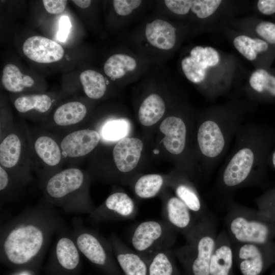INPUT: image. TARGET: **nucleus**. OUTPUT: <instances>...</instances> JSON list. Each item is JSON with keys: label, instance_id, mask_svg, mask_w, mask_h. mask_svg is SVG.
Masks as SVG:
<instances>
[{"label": "nucleus", "instance_id": "30", "mask_svg": "<svg viewBox=\"0 0 275 275\" xmlns=\"http://www.w3.org/2000/svg\"><path fill=\"white\" fill-rule=\"evenodd\" d=\"M136 63L132 57L123 54H115L108 58L104 65V71L112 79L122 77L126 72L133 70Z\"/></svg>", "mask_w": 275, "mask_h": 275}, {"label": "nucleus", "instance_id": "29", "mask_svg": "<svg viewBox=\"0 0 275 275\" xmlns=\"http://www.w3.org/2000/svg\"><path fill=\"white\" fill-rule=\"evenodd\" d=\"M79 79L84 92L89 98L98 99L104 95L106 85L103 76L100 73L86 70L80 74Z\"/></svg>", "mask_w": 275, "mask_h": 275}, {"label": "nucleus", "instance_id": "6", "mask_svg": "<svg viewBox=\"0 0 275 275\" xmlns=\"http://www.w3.org/2000/svg\"><path fill=\"white\" fill-rule=\"evenodd\" d=\"M216 233L214 221L207 215L185 238L186 244L174 250V255L182 264L186 275H209Z\"/></svg>", "mask_w": 275, "mask_h": 275}, {"label": "nucleus", "instance_id": "12", "mask_svg": "<svg viewBox=\"0 0 275 275\" xmlns=\"http://www.w3.org/2000/svg\"><path fill=\"white\" fill-rule=\"evenodd\" d=\"M138 213L133 200L126 193L115 191L89 215L94 223L107 221H124L135 218Z\"/></svg>", "mask_w": 275, "mask_h": 275}, {"label": "nucleus", "instance_id": "27", "mask_svg": "<svg viewBox=\"0 0 275 275\" xmlns=\"http://www.w3.org/2000/svg\"><path fill=\"white\" fill-rule=\"evenodd\" d=\"M165 109L164 102L161 97L152 94L145 99L140 107V122L146 126L154 125L163 116Z\"/></svg>", "mask_w": 275, "mask_h": 275}, {"label": "nucleus", "instance_id": "40", "mask_svg": "<svg viewBox=\"0 0 275 275\" xmlns=\"http://www.w3.org/2000/svg\"><path fill=\"white\" fill-rule=\"evenodd\" d=\"M140 0H114L113 5L115 12L119 15L125 16L129 14L133 10L141 4Z\"/></svg>", "mask_w": 275, "mask_h": 275}, {"label": "nucleus", "instance_id": "10", "mask_svg": "<svg viewBox=\"0 0 275 275\" xmlns=\"http://www.w3.org/2000/svg\"><path fill=\"white\" fill-rule=\"evenodd\" d=\"M176 233L163 220L146 221L134 228L130 243L133 250L148 261L156 253L170 249L176 240Z\"/></svg>", "mask_w": 275, "mask_h": 275}, {"label": "nucleus", "instance_id": "20", "mask_svg": "<svg viewBox=\"0 0 275 275\" xmlns=\"http://www.w3.org/2000/svg\"><path fill=\"white\" fill-rule=\"evenodd\" d=\"M143 145L136 138H124L117 142L113 150L114 162L122 173L133 170L140 160Z\"/></svg>", "mask_w": 275, "mask_h": 275}, {"label": "nucleus", "instance_id": "47", "mask_svg": "<svg viewBox=\"0 0 275 275\" xmlns=\"http://www.w3.org/2000/svg\"><path fill=\"white\" fill-rule=\"evenodd\" d=\"M270 275H275V267Z\"/></svg>", "mask_w": 275, "mask_h": 275}, {"label": "nucleus", "instance_id": "25", "mask_svg": "<svg viewBox=\"0 0 275 275\" xmlns=\"http://www.w3.org/2000/svg\"><path fill=\"white\" fill-rule=\"evenodd\" d=\"M52 103V98L47 94H31L18 97L14 101V105L21 114L34 112L43 114L49 111Z\"/></svg>", "mask_w": 275, "mask_h": 275}, {"label": "nucleus", "instance_id": "19", "mask_svg": "<svg viewBox=\"0 0 275 275\" xmlns=\"http://www.w3.org/2000/svg\"><path fill=\"white\" fill-rule=\"evenodd\" d=\"M159 128L165 135L162 141L167 150L175 155L183 154L186 149L187 139L185 121L178 117H168L161 122Z\"/></svg>", "mask_w": 275, "mask_h": 275}, {"label": "nucleus", "instance_id": "23", "mask_svg": "<svg viewBox=\"0 0 275 275\" xmlns=\"http://www.w3.org/2000/svg\"><path fill=\"white\" fill-rule=\"evenodd\" d=\"M173 186L176 196L185 204L198 221L207 215L199 193L189 180L181 178Z\"/></svg>", "mask_w": 275, "mask_h": 275}, {"label": "nucleus", "instance_id": "17", "mask_svg": "<svg viewBox=\"0 0 275 275\" xmlns=\"http://www.w3.org/2000/svg\"><path fill=\"white\" fill-rule=\"evenodd\" d=\"M62 229L58 232L51 253L52 257L60 267L71 271L79 266L80 252L71 233L63 231Z\"/></svg>", "mask_w": 275, "mask_h": 275}, {"label": "nucleus", "instance_id": "44", "mask_svg": "<svg viewBox=\"0 0 275 275\" xmlns=\"http://www.w3.org/2000/svg\"><path fill=\"white\" fill-rule=\"evenodd\" d=\"M258 10L265 15L275 13V0H259L257 2Z\"/></svg>", "mask_w": 275, "mask_h": 275}, {"label": "nucleus", "instance_id": "33", "mask_svg": "<svg viewBox=\"0 0 275 275\" xmlns=\"http://www.w3.org/2000/svg\"><path fill=\"white\" fill-rule=\"evenodd\" d=\"M249 85L252 91L258 94H266L275 97V76L265 69L255 70L250 77Z\"/></svg>", "mask_w": 275, "mask_h": 275}, {"label": "nucleus", "instance_id": "36", "mask_svg": "<svg viewBox=\"0 0 275 275\" xmlns=\"http://www.w3.org/2000/svg\"><path fill=\"white\" fill-rule=\"evenodd\" d=\"M189 55L200 62L207 69L216 66L220 61L218 52L212 47H194Z\"/></svg>", "mask_w": 275, "mask_h": 275}, {"label": "nucleus", "instance_id": "32", "mask_svg": "<svg viewBox=\"0 0 275 275\" xmlns=\"http://www.w3.org/2000/svg\"><path fill=\"white\" fill-rule=\"evenodd\" d=\"M164 183V179L160 175H145L140 177L135 182L134 191L140 198H153L160 191Z\"/></svg>", "mask_w": 275, "mask_h": 275}, {"label": "nucleus", "instance_id": "15", "mask_svg": "<svg viewBox=\"0 0 275 275\" xmlns=\"http://www.w3.org/2000/svg\"><path fill=\"white\" fill-rule=\"evenodd\" d=\"M123 275H148V261L127 246L115 233L108 238Z\"/></svg>", "mask_w": 275, "mask_h": 275}, {"label": "nucleus", "instance_id": "26", "mask_svg": "<svg viewBox=\"0 0 275 275\" xmlns=\"http://www.w3.org/2000/svg\"><path fill=\"white\" fill-rule=\"evenodd\" d=\"M2 82L6 90L16 93L32 87L35 84L31 76L21 73L18 67L12 64H8L4 67Z\"/></svg>", "mask_w": 275, "mask_h": 275}, {"label": "nucleus", "instance_id": "18", "mask_svg": "<svg viewBox=\"0 0 275 275\" xmlns=\"http://www.w3.org/2000/svg\"><path fill=\"white\" fill-rule=\"evenodd\" d=\"M234 253L230 239L226 231L217 235L211 255L209 275H233Z\"/></svg>", "mask_w": 275, "mask_h": 275}, {"label": "nucleus", "instance_id": "42", "mask_svg": "<svg viewBox=\"0 0 275 275\" xmlns=\"http://www.w3.org/2000/svg\"><path fill=\"white\" fill-rule=\"evenodd\" d=\"M42 3L48 13L52 14H59L64 11L67 1L65 0H43Z\"/></svg>", "mask_w": 275, "mask_h": 275}, {"label": "nucleus", "instance_id": "7", "mask_svg": "<svg viewBox=\"0 0 275 275\" xmlns=\"http://www.w3.org/2000/svg\"><path fill=\"white\" fill-rule=\"evenodd\" d=\"M72 225L71 233L80 253L111 275H123L108 239L96 230L85 226L79 217L73 218Z\"/></svg>", "mask_w": 275, "mask_h": 275}, {"label": "nucleus", "instance_id": "31", "mask_svg": "<svg viewBox=\"0 0 275 275\" xmlns=\"http://www.w3.org/2000/svg\"><path fill=\"white\" fill-rule=\"evenodd\" d=\"M233 45L240 54L251 61L257 58L258 53L265 51L268 48L265 41L244 35L236 37L233 40Z\"/></svg>", "mask_w": 275, "mask_h": 275}, {"label": "nucleus", "instance_id": "16", "mask_svg": "<svg viewBox=\"0 0 275 275\" xmlns=\"http://www.w3.org/2000/svg\"><path fill=\"white\" fill-rule=\"evenodd\" d=\"M22 50L31 60L44 64L59 61L64 54V50L61 45L40 36H33L26 39L23 44Z\"/></svg>", "mask_w": 275, "mask_h": 275}, {"label": "nucleus", "instance_id": "3", "mask_svg": "<svg viewBox=\"0 0 275 275\" xmlns=\"http://www.w3.org/2000/svg\"><path fill=\"white\" fill-rule=\"evenodd\" d=\"M244 120L243 111L228 107L211 110L201 121L196 140L206 170L211 173L225 155Z\"/></svg>", "mask_w": 275, "mask_h": 275}, {"label": "nucleus", "instance_id": "14", "mask_svg": "<svg viewBox=\"0 0 275 275\" xmlns=\"http://www.w3.org/2000/svg\"><path fill=\"white\" fill-rule=\"evenodd\" d=\"M163 221L185 238L193 231L198 221L185 204L175 196H170L163 202Z\"/></svg>", "mask_w": 275, "mask_h": 275}, {"label": "nucleus", "instance_id": "38", "mask_svg": "<svg viewBox=\"0 0 275 275\" xmlns=\"http://www.w3.org/2000/svg\"><path fill=\"white\" fill-rule=\"evenodd\" d=\"M257 210L263 214L275 218V188L271 189L256 199Z\"/></svg>", "mask_w": 275, "mask_h": 275}, {"label": "nucleus", "instance_id": "48", "mask_svg": "<svg viewBox=\"0 0 275 275\" xmlns=\"http://www.w3.org/2000/svg\"><path fill=\"white\" fill-rule=\"evenodd\" d=\"M20 275H28V274H26V273H23L22 274H20Z\"/></svg>", "mask_w": 275, "mask_h": 275}, {"label": "nucleus", "instance_id": "43", "mask_svg": "<svg viewBox=\"0 0 275 275\" xmlns=\"http://www.w3.org/2000/svg\"><path fill=\"white\" fill-rule=\"evenodd\" d=\"M71 23L67 16H63L59 20V29L57 33V39L61 42H65L69 35Z\"/></svg>", "mask_w": 275, "mask_h": 275}, {"label": "nucleus", "instance_id": "9", "mask_svg": "<svg viewBox=\"0 0 275 275\" xmlns=\"http://www.w3.org/2000/svg\"><path fill=\"white\" fill-rule=\"evenodd\" d=\"M33 171L42 178L60 170L65 161L58 139L51 132L27 126Z\"/></svg>", "mask_w": 275, "mask_h": 275}, {"label": "nucleus", "instance_id": "21", "mask_svg": "<svg viewBox=\"0 0 275 275\" xmlns=\"http://www.w3.org/2000/svg\"><path fill=\"white\" fill-rule=\"evenodd\" d=\"M88 113L86 105L78 101H72L61 104L54 111L52 124L48 126L58 130H70L80 125Z\"/></svg>", "mask_w": 275, "mask_h": 275}, {"label": "nucleus", "instance_id": "11", "mask_svg": "<svg viewBox=\"0 0 275 275\" xmlns=\"http://www.w3.org/2000/svg\"><path fill=\"white\" fill-rule=\"evenodd\" d=\"M232 243V242H231ZM234 262L242 275H262L275 264V242L232 243Z\"/></svg>", "mask_w": 275, "mask_h": 275}, {"label": "nucleus", "instance_id": "35", "mask_svg": "<svg viewBox=\"0 0 275 275\" xmlns=\"http://www.w3.org/2000/svg\"><path fill=\"white\" fill-rule=\"evenodd\" d=\"M181 67L186 78L193 83H201L206 77L207 69L190 56L182 60Z\"/></svg>", "mask_w": 275, "mask_h": 275}, {"label": "nucleus", "instance_id": "24", "mask_svg": "<svg viewBox=\"0 0 275 275\" xmlns=\"http://www.w3.org/2000/svg\"><path fill=\"white\" fill-rule=\"evenodd\" d=\"M34 179L11 172L0 166L1 204L14 200Z\"/></svg>", "mask_w": 275, "mask_h": 275}, {"label": "nucleus", "instance_id": "22", "mask_svg": "<svg viewBox=\"0 0 275 275\" xmlns=\"http://www.w3.org/2000/svg\"><path fill=\"white\" fill-rule=\"evenodd\" d=\"M175 28L170 23L161 19H156L146 24L145 35L152 46L168 50L175 45Z\"/></svg>", "mask_w": 275, "mask_h": 275}, {"label": "nucleus", "instance_id": "37", "mask_svg": "<svg viewBox=\"0 0 275 275\" xmlns=\"http://www.w3.org/2000/svg\"><path fill=\"white\" fill-rule=\"evenodd\" d=\"M222 3L220 0L192 1L191 11L200 18H205L213 14Z\"/></svg>", "mask_w": 275, "mask_h": 275}, {"label": "nucleus", "instance_id": "46", "mask_svg": "<svg viewBox=\"0 0 275 275\" xmlns=\"http://www.w3.org/2000/svg\"><path fill=\"white\" fill-rule=\"evenodd\" d=\"M271 162L274 169H275V150L271 155Z\"/></svg>", "mask_w": 275, "mask_h": 275}, {"label": "nucleus", "instance_id": "45", "mask_svg": "<svg viewBox=\"0 0 275 275\" xmlns=\"http://www.w3.org/2000/svg\"><path fill=\"white\" fill-rule=\"evenodd\" d=\"M72 2L81 9L87 8L91 4L90 0H73Z\"/></svg>", "mask_w": 275, "mask_h": 275}, {"label": "nucleus", "instance_id": "41", "mask_svg": "<svg viewBox=\"0 0 275 275\" xmlns=\"http://www.w3.org/2000/svg\"><path fill=\"white\" fill-rule=\"evenodd\" d=\"M164 3L167 8L173 13L184 15L188 13L191 9L192 1L166 0Z\"/></svg>", "mask_w": 275, "mask_h": 275}, {"label": "nucleus", "instance_id": "13", "mask_svg": "<svg viewBox=\"0 0 275 275\" xmlns=\"http://www.w3.org/2000/svg\"><path fill=\"white\" fill-rule=\"evenodd\" d=\"M100 139L96 130L83 128L71 130L58 140L66 160L79 159L87 155L98 146Z\"/></svg>", "mask_w": 275, "mask_h": 275}, {"label": "nucleus", "instance_id": "5", "mask_svg": "<svg viewBox=\"0 0 275 275\" xmlns=\"http://www.w3.org/2000/svg\"><path fill=\"white\" fill-rule=\"evenodd\" d=\"M232 243H266L275 237V218L231 202L225 218Z\"/></svg>", "mask_w": 275, "mask_h": 275}, {"label": "nucleus", "instance_id": "8", "mask_svg": "<svg viewBox=\"0 0 275 275\" xmlns=\"http://www.w3.org/2000/svg\"><path fill=\"white\" fill-rule=\"evenodd\" d=\"M0 166L13 173L34 179L26 124H13L1 135Z\"/></svg>", "mask_w": 275, "mask_h": 275}, {"label": "nucleus", "instance_id": "4", "mask_svg": "<svg viewBox=\"0 0 275 275\" xmlns=\"http://www.w3.org/2000/svg\"><path fill=\"white\" fill-rule=\"evenodd\" d=\"M88 175L77 167L61 169L38 178L45 200L65 212L90 215L94 207L89 196Z\"/></svg>", "mask_w": 275, "mask_h": 275}, {"label": "nucleus", "instance_id": "2", "mask_svg": "<svg viewBox=\"0 0 275 275\" xmlns=\"http://www.w3.org/2000/svg\"><path fill=\"white\" fill-rule=\"evenodd\" d=\"M272 137L260 125L244 124L237 131L233 149L218 174L219 189L228 192L261 182Z\"/></svg>", "mask_w": 275, "mask_h": 275}, {"label": "nucleus", "instance_id": "34", "mask_svg": "<svg viewBox=\"0 0 275 275\" xmlns=\"http://www.w3.org/2000/svg\"><path fill=\"white\" fill-rule=\"evenodd\" d=\"M130 128L129 121L125 119L108 120L103 125L100 135L106 141H119L126 138Z\"/></svg>", "mask_w": 275, "mask_h": 275}, {"label": "nucleus", "instance_id": "1", "mask_svg": "<svg viewBox=\"0 0 275 275\" xmlns=\"http://www.w3.org/2000/svg\"><path fill=\"white\" fill-rule=\"evenodd\" d=\"M45 200L27 208L1 226L2 261L22 266L46 253L53 235L62 228L60 216Z\"/></svg>", "mask_w": 275, "mask_h": 275}, {"label": "nucleus", "instance_id": "39", "mask_svg": "<svg viewBox=\"0 0 275 275\" xmlns=\"http://www.w3.org/2000/svg\"><path fill=\"white\" fill-rule=\"evenodd\" d=\"M256 32L266 42L275 44V23L262 21L257 25Z\"/></svg>", "mask_w": 275, "mask_h": 275}, {"label": "nucleus", "instance_id": "28", "mask_svg": "<svg viewBox=\"0 0 275 275\" xmlns=\"http://www.w3.org/2000/svg\"><path fill=\"white\" fill-rule=\"evenodd\" d=\"M170 249L156 253L148 261V275H181Z\"/></svg>", "mask_w": 275, "mask_h": 275}]
</instances>
